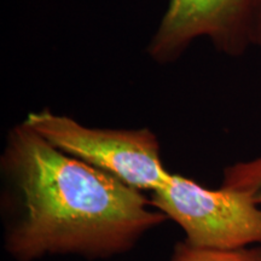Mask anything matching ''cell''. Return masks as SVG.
Returning a JSON list of instances; mask_svg holds the SVG:
<instances>
[{"instance_id":"obj_1","label":"cell","mask_w":261,"mask_h":261,"mask_svg":"<svg viewBox=\"0 0 261 261\" xmlns=\"http://www.w3.org/2000/svg\"><path fill=\"white\" fill-rule=\"evenodd\" d=\"M4 248L15 261L130 252L168 220L143 191L62 151L24 121L0 155Z\"/></svg>"},{"instance_id":"obj_2","label":"cell","mask_w":261,"mask_h":261,"mask_svg":"<svg viewBox=\"0 0 261 261\" xmlns=\"http://www.w3.org/2000/svg\"><path fill=\"white\" fill-rule=\"evenodd\" d=\"M23 121L62 151L140 191H155L171 175L151 129L90 127L74 117L41 109Z\"/></svg>"},{"instance_id":"obj_3","label":"cell","mask_w":261,"mask_h":261,"mask_svg":"<svg viewBox=\"0 0 261 261\" xmlns=\"http://www.w3.org/2000/svg\"><path fill=\"white\" fill-rule=\"evenodd\" d=\"M151 194L152 207L178 224L191 246L237 250L261 243V207L249 192L213 190L171 173Z\"/></svg>"},{"instance_id":"obj_4","label":"cell","mask_w":261,"mask_h":261,"mask_svg":"<svg viewBox=\"0 0 261 261\" xmlns=\"http://www.w3.org/2000/svg\"><path fill=\"white\" fill-rule=\"evenodd\" d=\"M253 10L254 0H168L146 54L156 63L169 64L205 38L226 56H243L253 46Z\"/></svg>"},{"instance_id":"obj_5","label":"cell","mask_w":261,"mask_h":261,"mask_svg":"<svg viewBox=\"0 0 261 261\" xmlns=\"http://www.w3.org/2000/svg\"><path fill=\"white\" fill-rule=\"evenodd\" d=\"M171 261H261V248L217 250L194 247L182 241L175 244Z\"/></svg>"},{"instance_id":"obj_6","label":"cell","mask_w":261,"mask_h":261,"mask_svg":"<svg viewBox=\"0 0 261 261\" xmlns=\"http://www.w3.org/2000/svg\"><path fill=\"white\" fill-rule=\"evenodd\" d=\"M221 187L249 192L261 207V156L227 166L224 169Z\"/></svg>"},{"instance_id":"obj_7","label":"cell","mask_w":261,"mask_h":261,"mask_svg":"<svg viewBox=\"0 0 261 261\" xmlns=\"http://www.w3.org/2000/svg\"><path fill=\"white\" fill-rule=\"evenodd\" d=\"M252 44L261 51V0H254Z\"/></svg>"}]
</instances>
